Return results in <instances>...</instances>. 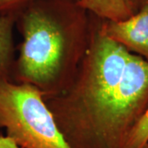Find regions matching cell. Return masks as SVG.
Returning <instances> with one entry per match:
<instances>
[{"label":"cell","instance_id":"cell-1","mask_svg":"<svg viewBox=\"0 0 148 148\" xmlns=\"http://www.w3.org/2000/svg\"><path fill=\"white\" fill-rule=\"evenodd\" d=\"M76 0H36L16 14L22 36L12 82L32 85L44 98L72 83L90 43L94 18Z\"/></svg>","mask_w":148,"mask_h":148},{"label":"cell","instance_id":"cell-2","mask_svg":"<svg viewBox=\"0 0 148 148\" xmlns=\"http://www.w3.org/2000/svg\"><path fill=\"white\" fill-rule=\"evenodd\" d=\"M130 52L101 32L94 16L90 43L72 83L45 101L71 148H84L101 110L119 85Z\"/></svg>","mask_w":148,"mask_h":148},{"label":"cell","instance_id":"cell-3","mask_svg":"<svg viewBox=\"0 0 148 148\" xmlns=\"http://www.w3.org/2000/svg\"><path fill=\"white\" fill-rule=\"evenodd\" d=\"M0 128L21 148H71L41 91L0 80Z\"/></svg>","mask_w":148,"mask_h":148},{"label":"cell","instance_id":"cell-4","mask_svg":"<svg viewBox=\"0 0 148 148\" xmlns=\"http://www.w3.org/2000/svg\"><path fill=\"white\" fill-rule=\"evenodd\" d=\"M148 106V61L130 53L119 85L97 118L84 148H123Z\"/></svg>","mask_w":148,"mask_h":148},{"label":"cell","instance_id":"cell-5","mask_svg":"<svg viewBox=\"0 0 148 148\" xmlns=\"http://www.w3.org/2000/svg\"><path fill=\"white\" fill-rule=\"evenodd\" d=\"M100 27L113 41L148 61V3L124 20L100 19Z\"/></svg>","mask_w":148,"mask_h":148},{"label":"cell","instance_id":"cell-6","mask_svg":"<svg viewBox=\"0 0 148 148\" xmlns=\"http://www.w3.org/2000/svg\"><path fill=\"white\" fill-rule=\"evenodd\" d=\"M16 14L0 15V80L12 81L15 58L13 28Z\"/></svg>","mask_w":148,"mask_h":148},{"label":"cell","instance_id":"cell-7","mask_svg":"<svg viewBox=\"0 0 148 148\" xmlns=\"http://www.w3.org/2000/svg\"><path fill=\"white\" fill-rule=\"evenodd\" d=\"M77 3L101 20L121 21L136 12L128 0H77Z\"/></svg>","mask_w":148,"mask_h":148},{"label":"cell","instance_id":"cell-8","mask_svg":"<svg viewBox=\"0 0 148 148\" xmlns=\"http://www.w3.org/2000/svg\"><path fill=\"white\" fill-rule=\"evenodd\" d=\"M148 143V106L133 126L123 148H143Z\"/></svg>","mask_w":148,"mask_h":148},{"label":"cell","instance_id":"cell-9","mask_svg":"<svg viewBox=\"0 0 148 148\" xmlns=\"http://www.w3.org/2000/svg\"><path fill=\"white\" fill-rule=\"evenodd\" d=\"M34 1L36 0H0V15L16 14L23 8Z\"/></svg>","mask_w":148,"mask_h":148},{"label":"cell","instance_id":"cell-10","mask_svg":"<svg viewBox=\"0 0 148 148\" xmlns=\"http://www.w3.org/2000/svg\"><path fill=\"white\" fill-rule=\"evenodd\" d=\"M0 148H21L7 136H0Z\"/></svg>","mask_w":148,"mask_h":148},{"label":"cell","instance_id":"cell-11","mask_svg":"<svg viewBox=\"0 0 148 148\" xmlns=\"http://www.w3.org/2000/svg\"><path fill=\"white\" fill-rule=\"evenodd\" d=\"M129 2L135 12H137L143 5L148 3V0H129Z\"/></svg>","mask_w":148,"mask_h":148},{"label":"cell","instance_id":"cell-12","mask_svg":"<svg viewBox=\"0 0 148 148\" xmlns=\"http://www.w3.org/2000/svg\"><path fill=\"white\" fill-rule=\"evenodd\" d=\"M143 148H148V143H147V144H146V145H145V146H144Z\"/></svg>","mask_w":148,"mask_h":148},{"label":"cell","instance_id":"cell-13","mask_svg":"<svg viewBox=\"0 0 148 148\" xmlns=\"http://www.w3.org/2000/svg\"><path fill=\"white\" fill-rule=\"evenodd\" d=\"M128 1H129V0H128ZM129 3H130V2H129Z\"/></svg>","mask_w":148,"mask_h":148}]
</instances>
